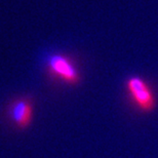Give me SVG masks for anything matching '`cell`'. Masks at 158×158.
Listing matches in <instances>:
<instances>
[{"label":"cell","instance_id":"obj_1","mask_svg":"<svg viewBox=\"0 0 158 158\" xmlns=\"http://www.w3.org/2000/svg\"><path fill=\"white\" fill-rule=\"evenodd\" d=\"M126 88L134 103L143 112H151L155 109L156 99L149 84L143 78L132 76L126 82Z\"/></svg>","mask_w":158,"mask_h":158},{"label":"cell","instance_id":"obj_3","mask_svg":"<svg viewBox=\"0 0 158 158\" xmlns=\"http://www.w3.org/2000/svg\"><path fill=\"white\" fill-rule=\"evenodd\" d=\"M9 118L20 129H26L31 125L33 119V107L30 101L19 99L12 102L8 109Z\"/></svg>","mask_w":158,"mask_h":158},{"label":"cell","instance_id":"obj_2","mask_svg":"<svg viewBox=\"0 0 158 158\" xmlns=\"http://www.w3.org/2000/svg\"><path fill=\"white\" fill-rule=\"evenodd\" d=\"M46 66L49 73L69 84H78L80 73L73 62L63 55H52L47 58Z\"/></svg>","mask_w":158,"mask_h":158}]
</instances>
